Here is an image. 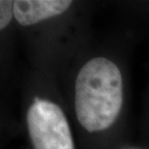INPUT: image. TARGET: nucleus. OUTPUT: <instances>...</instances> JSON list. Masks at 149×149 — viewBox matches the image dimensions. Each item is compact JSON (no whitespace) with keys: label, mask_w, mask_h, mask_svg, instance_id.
Instances as JSON below:
<instances>
[{"label":"nucleus","mask_w":149,"mask_h":149,"mask_svg":"<svg viewBox=\"0 0 149 149\" xmlns=\"http://www.w3.org/2000/svg\"><path fill=\"white\" fill-rule=\"evenodd\" d=\"M122 101V76L116 64L105 57L86 62L74 84V109L80 125L91 133L108 129L117 118Z\"/></svg>","instance_id":"nucleus-1"},{"label":"nucleus","mask_w":149,"mask_h":149,"mask_svg":"<svg viewBox=\"0 0 149 149\" xmlns=\"http://www.w3.org/2000/svg\"><path fill=\"white\" fill-rule=\"evenodd\" d=\"M26 122L34 149H74L67 118L56 104L36 98Z\"/></svg>","instance_id":"nucleus-2"},{"label":"nucleus","mask_w":149,"mask_h":149,"mask_svg":"<svg viewBox=\"0 0 149 149\" xmlns=\"http://www.w3.org/2000/svg\"><path fill=\"white\" fill-rule=\"evenodd\" d=\"M72 3L68 0H17L14 1V16L22 25L36 24L64 13Z\"/></svg>","instance_id":"nucleus-3"},{"label":"nucleus","mask_w":149,"mask_h":149,"mask_svg":"<svg viewBox=\"0 0 149 149\" xmlns=\"http://www.w3.org/2000/svg\"><path fill=\"white\" fill-rule=\"evenodd\" d=\"M14 14V1H0V29H4L10 23L12 15Z\"/></svg>","instance_id":"nucleus-4"}]
</instances>
